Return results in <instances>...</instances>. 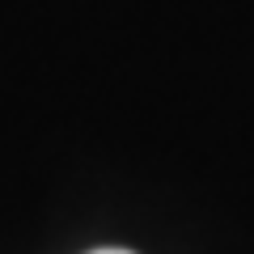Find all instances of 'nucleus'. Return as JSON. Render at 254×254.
<instances>
[{"label": "nucleus", "instance_id": "f257e3e1", "mask_svg": "<svg viewBox=\"0 0 254 254\" xmlns=\"http://www.w3.org/2000/svg\"><path fill=\"white\" fill-rule=\"evenodd\" d=\"M93 254H131V250H93Z\"/></svg>", "mask_w": 254, "mask_h": 254}]
</instances>
